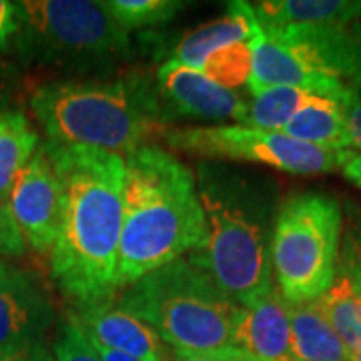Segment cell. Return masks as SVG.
Returning <instances> with one entry per match:
<instances>
[{"label": "cell", "mask_w": 361, "mask_h": 361, "mask_svg": "<svg viewBox=\"0 0 361 361\" xmlns=\"http://www.w3.org/2000/svg\"><path fill=\"white\" fill-rule=\"evenodd\" d=\"M61 180V225L52 281L75 310L113 303L125 209V159L89 147L42 142Z\"/></svg>", "instance_id": "6da1fadb"}, {"label": "cell", "mask_w": 361, "mask_h": 361, "mask_svg": "<svg viewBox=\"0 0 361 361\" xmlns=\"http://www.w3.org/2000/svg\"><path fill=\"white\" fill-rule=\"evenodd\" d=\"M197 193L207 221V245L187 255L223 293L247 307L275 287L271 239L281 205L275 180L223 161L197 167Z\"/></svg>", "instance_id": "7a4b0ae2"}, {"label": "cell", "mask_w": 361, "mask_h": 361, "mask_svg": "<svg viewBox=\"0 0 361 361\" xmlns=\"http://www.w3.org/2000/svg\"><path fill=\"white\" fill-rule=\"evenodd\" d=\"M125 167L118 289L207 245L205 213L191 169L159 145L139 147L125 157Z\"/></svg>", "instance_id": "3957f363"}, {"label": "cell", "mask_w": 361, "mask_h": 361, "mask_svg": "<svg viewBox=\"0 0 361 361\" xmlns=\"http://www.w3.org/2000/svg\"><path fill=\"white\" fill-rule=\"evenodd\" d=\"M47 142L129 157L165 129L159 94L141 75L44 82L28 99Z\"/></svg>", "instance_id": "277c9868"}, {"label": "cell", "mask_w": 361, "mask_h": 361, "mask_svg": "<svg viewBox=\"0 0 361 361\" xmlns=\"http://www.w3.org/2000/svg\"><path fill=\"white\" fill-rule=\"evenodd\" d=\"M118 307L147 323L175 353H219L235 343L239 305L189 257L127 287Z\"/></svg>", "instance_id": "5b68a950"}, {"label": "cell", "mask_w": 361, "mask_h": 361, "mask_svg": "<svg viewBox=\"0 0 361 361\" xmlns=\"http://www.w3.org/2000/svg\"><path fill=\"white\" fill-rule=\"evenodd\" d=\"M18 4L14 49L30 65L89 75L115 68L129 56V32L113 20L104 2L26 0Z\"/></svg>", "instance_id": "8992f818"}, {"label": "cell", "mask_w": 361, "mask_h": 361, "mask_svg": "<svg viewBox=\"0 0 361 361\" xmlns=\"http://www.w3.org/2000/svg\"><path fill=\"white\" fill-rule=\"evenodd\" d=\"M343 213L331 195L305 191L277 209L271 265L273 281L287 303L317 301L339 271Z\"/></svg>", "instance_id": "52a82bcc"}, {"label": "cell", "mask_w": 361, "mask_h": 361, "mask_svg": "<svg viewBox=\"0 0 361 361\" xmlns=\"http://www.w3.org/2000/svg\"><path fill=\"white\" fill-rule=\"evenodd\" d=\"M159 137L173 151L205 161H237L277 169L291 175H323L345 165L351 151L327 149L291 139L281 130H259L243 125L165 127Z\"/></svg>", "instance_id": "ba28073f"}, {"label": "cell", "mask_w": 361, "mask_h": 361, "mask_svg": "<svg viewBox=\"0 0 361 361\" xmlns=\"http://www.w3.org/2000/svg\"><path fill=\"white\" fill-rule=\"evenodd\" d=\"M61 180L40 142L39 151L18 173L6 201L25 243L40 255L51 257L61 225Z\"/></svg>", "instance_id": "9c48e42d"}, {"label": "cell", "mask_w": 361, "mask_h": 361, "mask_svg": "<svg viewBox=\"0 0 361 361\" xmlns=\"http://www.w3.org/2000/svg\"><path fill=\"white\" fill-rule=\"evenodd\" d=\"M157 94L165 125L169 118L241 121L247 101L237 90L225 89L201 71L169 59L157 73Z\"/></svg>", "instance_id": "30bf717a"}, {"label": "cell", "mask_w": 361, "mask_h": 361, "mask_svg": "<svg viewBox=\"0 0 361 361\" xmlns=\"http://www.w3.org/2000/svg\"><path fill=\"white\" fill-rule=\"evenodd\" d=\"M54 322L56 311L39 277L0 259V349L44 343Z\"/></svg>", "instance_id": "8fae6325"}, {"label": "cell", "mask_w": 361, "mask_h": 361, "mask_svg": "<svg viewBox=\"0 0 361 361\" xmlns=\"http://www.w3.org/2000/svg\"><path fill=\"white\" fill-rule=\"evenodd\" d=\"M289 307L277 287L239 307L233 348L243 351L249 361H293Z\"/></svg>", "instance_id": "7c38bea8"}, {"label": "cell", "mask_w": 361, "mask_h": 361, "mask_svg": "<svg viewBox=\"0 0 361 361\" xmlns=\"http://www.w3.org/2000/svg\"><path fill=\"white\" fill-rule=\"evenodd\" d=\"M97 345L115 349L141 361H167L165 343L147 325L113 303L87 305L71 311Z\"/></svg>", "instance_id": "4fadbf2b"}, {"label": "cell", "mask_w": 361, "mask_h": 361, "mask_svg": "<svg viewBox=\"0 0 361 361\" xmlns=\"http://www.w3.org/2000/svg\"><path fill=\"white\" fill-rule=\"evenodd\" d=\"M255 13L249 2H229L227 13L217 20L187 32L175 49V61L201 71L209 56L237 42H253L261 37Z\"/></svg>", "instance_id": "5bb4252c"}, {"label": "cell", "mask_w": 361, "mask_h": 361, "mask_svg": "<svg viewBox=\"0 0 361 361\" xmlns=\"http://www.w3.org/2000/svg\"><path fill=\"white\" fill-rule=\"evenodd\" d=\"M251 8L263 30L361 20V0H261Z\"/></svg>", "instance_id": "9a60e30c"}, {"label": "cell", "mask_w": 361, "mask_h": 361, "mask_svg": "<svg viewBox=\"0 0 361 361\" xmlns=\"http://www.w3.org/2000/svg\"><path fill=\"white\" fill-rule=\"evenodd\" d=\"M289 322L293 361H351V351L323 315L319 301L291 305Z\"/></svg>", "instance_id": "2e32d148"}, {"label": "cell", "mask_w": 361, "mask_h": 361, "mask_svg": "<svg viewBox=\"0 0 361 361\" xmlns=\"http://www.w3.org/2000/svg\"><path fill=\"white\" fill-rule=\"evenodd\" d=\"M281 133L301 142L351 151L343 104L322 94H315L303 109H299Z\"/></svg>", "instance_id": "e0dca14e"}, {"label": "cell", "mask_w": 361, "mask_h": 361, "mask_svg": "<svg viewBox=\"0 0 361 361\" xmlns=\"http://www.w3.org/2000/svg\"><path fill=\"white\" fill-rule=\"evenodd\" d=\"M39 133L28 116L14 109H0V199L8 201L18 173L39 151Z\"/></svg>", "instance_id": "ac0fdd59"}, {"label": "cell", "mask_w": 361, "mask_h": 361, "mask_svg": "<svg viewBox=\"0 0 361 361\" xmlns=\"http://www.w3.org/2000/svg\"><path fill=\"white\" fill-rule=\"evenodd\" d=\"M315 97V92L295 87H273L253 94L239 125L259 130H281Z\"/></svg>", "instance_id": "d6986e66"}, {"label": "cell", "mask_w": 361, "mask_h": 361, "mask_svg": "<svg viewBox=\"0 0 361 361\" xmlns=\"http://www.w3.org/2000/svg\"><path fill=\"white\" fill-rule=\"evenodd\" d=\"M317 301L323 315L349 351L361 349V295L353 291L348 277L337 271L334 285Z\"/></svg>", "instance_id": "ffe728a7"}, {"label": "cell", "mask_w": 361, "mask_h": 361, "mask_svg": "<svg viewBox=\"0 0 361 361\" xmlns=\"http://www.w3.org/2000/svg\"><path fill=\"white\" fill-rule=\"evenodd\" d=\"M109 14L125 32L153 28L171 23L185 8L180 0H111L104 2Z\"/></svg>", "instance_id": "44dd1931"}, {"label": "cell", "mask_w": 361, "mask_h": 361, "mask_svg": "<svg viewBox=\"0 0 361 361\" xmlns=\"http://www.w3.org/2000/svg\"><path fill=\"white\" fill-rule=\"evenodd\" d=\"M255 42L257 40L237 42V44L221 49L213 56L207 59L205 65L201 66V73L225 89L235 90L239 87H247V80L251 75V65H253Z\"/></svg>", "instance_id": "7402d4cb"}, {"label": "cell", "mask_w": 361, "mask_h": 361, "mask_svg": "<svg viewBox=\"0 0 361 361\" xmlns=\"http://www.w3.org/2000/svg\"><path fill=\"white\" fill-rule=\"evenodd\" d=\"M52 360L54 361H101L94 345L90 343L89 336L80 327L73 313L59 325V331L52 345Z\"/></svg>", "instance_id": "603a6c76"}, {"label": "cell", "mask_w": 361, "mask_h": 361, "mask_svg": "<svg viewBox=\"0 0 361 361\" xmlns=\"http://www.w3.org/2000/svg\"><path fill=\"white\" fill-rule=\"evenodd\" d=\"M339 273L348 277L353 291L361 295V221L349 229L343 239L339 255Z\"/></svg>", "instance_id": "cb8c5ba5"}, {"label": "cell", "mask_w": 361, "mask_h": 361, "mask_svg": "<svg viewBox=\"0 0 361 361\" xmlns=\"http://www.w3.org/2000/svg\"><path fill=\"white\" fill-rule=\"evenodd\" d=\"M26 253V243L14 223L6 201L0 199V259L23 257Z\"/></svg>", "instance_id": "d4e9b609"}, {"label": "cell", "mask_w": 361, "mask_h": 361, "mask_svg": "<svg viewBox=\"0 0 361 361\" xmlns=\"http://www.w3.org/2000/svg\"><path fill=\"white\" fill-rule=\"evenodd\" d=\"M343 115L348 123L351 151H361V78L349 82L343 97Z\"/></svg>", "instance_id": "484cf974"}, {"label": "cell", "mask_w": 361, "mask_h": 361, "mask_svg": "<svg viewBox=\"0 0 361 361\" xmlns=\"http://www.w3.org/2000/svg\"><path fill=\"white\" fill-rule=\"evenodd\" d=\"M18 25V4L0 0V51H8L14 47Z\"/></svg>", "instance_id": "4316f807"}, {"label": "cell", "mask_w": 361, "mask_h": 361, "mask_svg": "<svg viewBox=\"0 0 361 361\" xmlns=\"http://www.w3.org/2000/svg\"><path fill=\"white\" fill-rule=\"evenodd\" d=\"M0 361H54L44 343L20 349H0Z\"/></svg>", "instance_id": "83f0119b"}, {"label": "cell", "mask_w": 361, "mask_h": 361, "mask_svg": "<svg viewBox=\"0 0 361 361\" xmlns=\"http://www.w3.org/2000/svg\"><path fill=\"white\" fill-rule=\"evenodd\" d=\"M175 361H249L243 351L237 348L225 349L219 353H199V355H189V353H175Z\"/></svg>", "instance_id": "f1b7e54d"}, {"label": "cell", "mask_w": 361, "mask_h": 361, "mask_svg": "<svg viewBox=\"0 0 361 361\" xmlns=\"http://www.w3.org/2000/svg\"><path fill=\"white\" fill-rule=\"evenodd\" d=\"M341 173L357 189H361V151H351V155L348 157L345 165L341 167Z\"/></svg>", "instance_id": "f546056e"}, {"label": "cell", "mask_w": 361, "mask_h": 361, "mask_svg": "<svg viewBox=\"0 0 361 361\" xmlns=\"http://www.w3.org/2000/svg\"><path fill=\"white\" fill-rule=\"evenodd\" d=\"M92 343V341H90ZM94 349H97V353H99V357L101 361H141L137 360V357H130L127 353H121V351H115V349H109L103 348V345H97V343H92Z\"/></svg>", "instance_id": "4dcf8cb0"}, {"label": "cell", "mask_w": 361, "mask_h": 361, "mask_svg": "<svg viewBox=\"0 0 361 361\" xmlns=\"http://www.w3.org/2000/svg\"><path fill=\"white\" fill-rule=\"evenodd\" d=\"M351 361H361V349H357V351H351Z\"/></svg>", "instance_id": "1f68e13d"}]
</instances>
